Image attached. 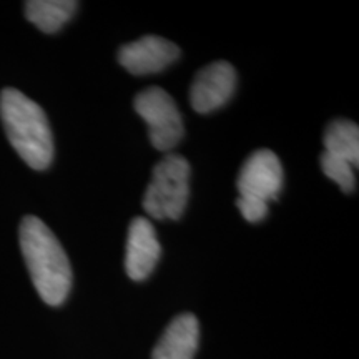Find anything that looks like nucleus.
<instances>
[{"instance_id": "nucleus-1", "label": "nucleus", "mask_w": 359, "mask_h": 359, "mask_svg": "<svg viewBox=\"0 0 359 359\" xmlns=\"http://www.w3.org/2000/svg\"><path fill=\"white\" fill-rule=\"evenodd\" d=\"M19 240L22 255L40 298L50 306L64 303L72 288V268L60 241L37 217L22 219Z\"/></svg>"}, {"instance_id": "nucleus-2", "label": "nucleus", "mask_w": 359, "mask_h": 359, "mask_svg": "<svg viewBox=\"0 0 359 359\" xmlns=\"http://www.w3.org/2000/svg\"><path fill=\"white\" fill-rule=\"evenodd\" d=\"M0 118L12 147L30 168L50 167L53 137L40 105L19 90L4 88L0 93Z\"/></svg>"}, {"instance_id": "nucleus-3", "label": "nucleus", "mask_w": 359, "mask_h": 359, "mask_svg": "<svg viewBox=\"0 0 359 359\" xmlns=\"http://www.w3.org/2000/svg\"><path fill=\"white\" fill-rule=\"evenodd\" d=\"M190 196V163L180 155L163 156L143 196V208L155 219H178Z\"/></svg>"}, {"instance_id": "nucleus-4", "label": "nucleus", "mask_w": 359, "mask_h": 359, "mask_svg": "<svg viewBox=\"0 0 359 359\" xmlns=\"http://www.w3.org/2000/svg\"><path fill=\"white\" fill-rule=\"evenodd\" d=\"M135 110L148 125L151 145L170 151L182 142L183 120L173 97L160 87H150L135 97Z\"/></svg>"}, {"instance_id": "nucleus-5", "label": "nucleus", "mask_w": 359, "mask_h": 359, "mask_svg": "<svg viewBox=\"0 0 359 359\" xmlns=\"http://www.w3.org/2000/svg\"><path fill=\"white\" fill-rule=\"evenodd\" d=\"M241 198H255L269 203L283 188V167L271 150H258L248 156L236 182Z\"/></svg>"}, {"instance_id": "nucleus-6", "label": "nucleus", "mask_w": 359, "mask_h": 359, "mask_svg": "<svg viewBox=\"0 0 359 359\" xmlns=\"http://www.w3.org/2000/svg\"><path fill=\"white\" fill-rule=\"evenodd\" d=\"M236 87V72L233 65L218 60L196 74L190 88L191 109L196 114H212L230 100Z\"/></svg>"}, {"instance_id": "nucleus-7", "label": "nucleus", "mask_w": 359, "mask_h": 359, "mask_svg": "<svg viewBox=\"0 0 359 359\" xmlns=\"http://www.w3.org/2000/svg\"><path fill=\"white\" fill-rule=\"evenodd\" d=\"M180 57V48L167 39L147 35L120 48L118 62L133 75H150L165 70Z\"/></svg>"}, {"instance_id": "nucleus-8", "label": "nucleus", "mask_w": 359, "mask_h": 359, "mask_svg": "<svg viewBox=\"0 0 359 359\" xmlns=\"http://www.w3.org/2000/svg\"><path fill=\"white\" fill-rule=\"evenodd\" d=\"M161 255L154 224L147 218H133L128 228L125 269L133 281H143L150 276Z\"/></svg>"}, {"instance_id": "nucleus-9", "label": "nucleus", "mask_w": 359, "mask_h": 359, "mask_svg": "<svg viewBox=\"0 0 359 359\" xmlns=\"http://www.w3.org/2000/svg\"><path fill=\"white\" fill-rule=\"evenodd\" d=\"M200 326L191 313L178 314L161 334L151 359H193L198 348Z\"/></svg>"}, {"instance_id": "nucleus-10", "label": "nucleus", "mask_w": 359, "mask_h": 359, "mask_svg": "<svg viewBox=\"0 0 359 359\" xmlns=\"http://www.w3.org/2000/svg\"><path fill=\"white\" fill-rule=\"evenodd\" d=\"M77 7L74 0H30L25 4V15L42 32L53 34L74 17Z\"/></svg>"}, {"instance_id": "nucleus-11", "label": "nucleus", "mask_w": 359, "mask_h": 359, "mask_svg": "<svg viewBox=\"0 0 359 359\" xmlns=\"http://www.w3.org/2000/svg\"><path fill=\"white\" fill-rule=\"evenodd\" d=\"M326 154L349 161L353 167L359 163V128L351 120H334L325 132Z\"/></svg>"}, {"instance_id": "nucleus-12", "label": "nucleus", "mask_w": 359, "mask_h": 359, "mask_svg": "<svg viewBox=\"0 0 359 359\" xmlns=\"http://www.w3.org/2000/svg\"><path fill=\"white\" fill-rule=\"evenodd\" d=\"M321 170L327 178L338 183L344 193L356 190V177H354V167L349 161L339 158V156L323 154L321 155Z\"/></svg>"}, {"instance_id": "nucleus-13", "label": "nucleus", "mask_w": 359, "mask_h": 359, "mask_svg": "<svg viewBox=\"0 0 359 359\" xmlns=\"http://www.w3.org/2000/svg\"><path fill=\"white\" fill-rule=\"evenodd\" d=\"M238 210H240L241 215L246 222L250 223H259L262 219L268 215V203L262 200L255 198H238L236 201Z\"/></svg>"}]
</instances>
